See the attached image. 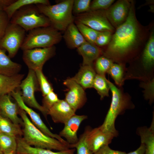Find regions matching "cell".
Wrapping results in <instances>:
<instances>
[{"instance_id": "6da1fadb", "label": "cell", "mask_w": 154, "mask_h": 154, "mask_svg": "<svg viewBox=\"0 0 154 154\" xmlns=\"http://www.w3.org/2000/svg\"><path fill=\"white\" fill-rule=\"evenodd\" d=\"M116 29L103 56L113 62L124 64L131 57L141 40V31L133 1L126 19Z\"/></svg>"}, {"instance_id": "7a4b0ae2", "label": "cell", "mask_w": 154, "mask_h": 154, "mask_svg": "<svg viewBox=\"0 0 154 154\" xmlns=\"http://www.w3.org/2000/svg\"><path fill=\"white\" fill-rule=\"evenodd\" d=\"M19 114L23 121L22 138L27 144L35 147L50 150L61 151L70 149L69 144H64L42 132L30 120L26 112L20 108Z\"/></svg>"}, {"instance_id": "3957f363", "label": "cell", "mask_w": 154, "mask_h": 154, "mask_svg": "<svg viewBox=\"0 0 154 154\" xmlns=\"http://www.w3.org/2000/svg\"><path fill=\"white\" fill-rule=\"evenodd\" d=\"M108 82L112 94L111 102L104 121L100 127L104 130L118 134L115 126L116 118L126 110L134 108L135 106L129 95L109 80Z\"/></svg>"}, {"instance_id": "277c9868", "label": "cell", "mask_w": 154, "mask_h": 154, "mask_svg": "<svg viewBox=\"0 0 154 154\" xmlns=\"http://www.w3.org/2000/svg\"><path fill=\"white\" fill-rule=\"evenodd\" d=\"M74 0H66L50 5H36L40 11L49 19L50 26L59 31H65L73 23Z\"/></svg>"}, {"instance_id": "5b68a950", "label": "cell", "mask_w": 154, "mask_h": 154, "mask_svg": "<svg viewBox=\"0 0 154 154\" xmlns=\"http://www.w3.org/2000/svg\"><path fill=\"white\" fill-rule=\"evenodd\" d=\"M62 37L60 32L51 26L37 28L29 31L21 48L23 50L50 47L58 43Z\"/></svg>"}, {"instance_id": "8992f818", "label": "cell", "mask_w": 154, "mask_h": 154, "mask_svg": "<svg viewBox=\"0 0 154 154\" xmlns=\"http://www.w3.org/2000/svg\"><path fill=\"white\" fill-rule=\"evenodd\" d=\"M10 22L29 31L51 25L49 19L40 11L36 5H27L20 9L13 15Z\"/></svg>"}, {"instance_id": "52a82bcc", "label": "cell", "mask_w": 154, "mask_h": 154, "mask_svg": "<svg viewBox=\"0 0 154 154\" xmlns=\"http://www.w3.org/2000/svg\"><path fill=\"white\" fill-rule=\"evenodd\" d=\"M154 35L152 33L145 46L141 57L139 65L129 70L135 79L143 81L154 78Z\"/></svg>"}, {"instance_id": "ba28073f", "label": "cell", "mask_w": 154, "mask_h": 154, "mask_svg": "<svg viewBox=\"0 0 154 154\" xmlns=\"http://www.w3.org/2000/svg\"><path fill=\"white\" fill-rule=\"evenodd\" d=\"M19 88L22 91L21 96L25 103L39 111L46 118L48 111L38 102L35 96V92L40 89L34 71L29 69L27 77L22 80Z\"/></svg>"}, {"instance_id": "9c48e42d", "label": "cell", "mask_w": 154, "mask_h": 154, "mask_svg": "<svg viewBox=\"0 0 154 154\" xmlns=\"http://www.w3.org/2000/svg\"><path fill=\"white\" fill-rule=\"evenodd\" d=\"M26 31L17 25L9 23L0 42V48L7 51L10 58L14 57L21 48L26 36Z\"/></svg>"}, {"instance_id": "30bf717a", "label": "cell", "mask_w": 154, "mask_h": 154, "mask_svg": "<svg viewBox=\"0 0 154 154\" xmlns=\"http://www.w3.org/2000/svg\"><path fill=\"white\" fill-rule=\"evenodd\" d=\"M23 60L29 69L42 70L45 63L56 53L54 46L47 48H35L23 50Z\"/></svg>"}, {"instance_id": "8fae6325", "label": "cell", "mask_w": 154, "mask_h": 154, "mask_svg": "<svg viewBox=\"0 0 154 154\" xmlns=\"http://www.w3.org/2000/svg\"><path fill=\"white\" fill-rule=\"evenodd\" d=\"M77 22L98 32H112L114 28L108 19L105 11L90 10L80 14L76 17Z\"/></svg>"}, {"instance_id": "7c38bea8", "label": "cell", "mask_w": 154, "mask_h": 154, "mask_svg": "<svg viewBox=\"0 0 154 154\" xmlns=\"http://www.w3.org/2000/svg\"><path fill=\"white\" fill-rule=\"evenodd\" d=\"M10 95L15 100L19 108L29 115L32 123L42 132L46 135L55 138L64 144H68L66 141L59 135L54 133L51 131L44 123L39 114L25 103L22 98L21 91L20 90H17L12 92Z\"/></svg>"}, {"instance_id": "4fadbf2b", "label": "cell", "mask_w": 154, "mask_h": 154, "mask_svg": "<svg viewBox=\"0 0 154 154\" xmlns=\"http://www.w3.org/2000/svg\"><path fill=\"white\" fill-rule=\"evenodd\" d=\"M86 141L90 150L94 154L103 146L108 145L113 138L118 134L103 130L99 126L92 129L89 126L86 127Z\"/></svg>"}, {"instance_id": "5bb4252c", "label": "cell", "mask_w": 154, "mask_h": 154, "mask_svg": "<svg viewBox=\"0 0 154 154\" xmlns=\"http://www.w3.org/2000/svg\"><path fill=\"white\" fill-rule=\"evenodd\" d=\"M63 84L67 88L64 100L76 112L82 108L86 102L84 89L71 78L64 80Z\"/></svg>"}, {"instance_id": "9a60e30c", "label": "cell", "mask_w": 154, "mask_h": 154, "mask_svg": "<svg viewBox=\"0 0 154 154\" xmlns=\"http://www.w3.org/2000/svg\"><path fill=\"white\" fill-rule=\"evenodd\" d=\"M131 1L120 0L105 11L106 15L112 26L117 28L126 19Z\"/></svg>"}, {"instance_id": "2e32d148", "label": "cell", "mask_w": 154, "mask_h": 154, "mask_svg": "<svg viewBox=\"0 0 154 154\" xmlns=\"http://www.w3.org/2000/svg\"><path fill=\"white\" fill-rule=\"evenodd\" d=\"M87 118L86 115H74L64 124V127L59 135L64 138L70 145L76 143L78 140L77 134L80 125Z\"/></svg>"}, {"instance_id": "e0dca14e", "label": "cell", "mask_w": 154, "mask_h": 154, "mask_svg": "<svg viewBox=\"0 0 154 154\" xmlns=\"http://www.w3.org/2000/svg\"><path fill=\"white\" fill-rule=\"evenodd\" d=\"M19 107L11 100L10 94L0 96V114L13 123L20 126L23 121L18 116Z\"/></svg>"}, {"instance_id": "ac0fdd59", "label": "cell", "mask_w": 154, "mask_h": 154, "mask_svg": "<svg viewBox=\"0 0 154 154\" xmlns=\"http://www.w3.org/2000/svg\"><path fill=\"white\" fill-rule=\"evenodd\" d=\"M75 112L64 100H59L48 110V115L55 123L64 124Z\"/></svg>"}, {"instance_id": "d6986e66", "label": "cell", "mask_w": 154, "mask_h": 154, "mask_svg": "<svg viewBox=\"0 0 154 154\" xmlns=\"http://www.w3.org/2000/svg\"><path fill=\"white\" fill-rule=\"evenodd\" d=\"M17 146L16 152L17 154H75V148L54 152L51 150L31 146L26 143L22 138L17 139Z\"/></svg>"}, {"instance_id": "ffe728a7", "label": "cell", "mask_w": 154, "mask_h": 154, "mask_svg": "<svg viewBox=\"0 0 154 154\" xmlns=\"http://www.w3.org/2000/svg\"><path fill=\"white\" fill-rule=\"evenodd\" d=\"M24 74L9 76L0 74V96L10 94L19 88Z\"/></svg>"}, {"instance_id": "44dd1931", "label": "cell", "mask_w": 154, "mask_h": 154, "mask_svg": "<svg viewBox=\"0 0 154 154\" xmlns=\"http://www.w3.org/2000/svg\"><path fill=\"white\" fill-rule=\"evenodd\" d=\"M77 51L82 57V65L93 66L94 61L102 53L101 50L96 45L87 41L78 48Z\"/></svg>"}, {"instance_id": "7402d4cb", "label": "cell", "mask_w": 154, "mask_h": 154, "mask_svg": "<svg viewBox=\"0 0 154 154\" xmlns=\"http://www.w3.org/2000/svg\"><path fill=\"white\" fill-rule=\"evenodd\" d=\"M96 74L93 66L82 65L78 72L71 78L85 89L93 88Z\"/></svg>"}, {"instance_id": "603a6c76", "label": "cell", "mask_w": 154, "mask_h": 154, "mask_svg": "<svg viewBox=\"0 0 154 154\" xmlns=\"http://www.w3.org/2000/svg\"><path fill=\"white\" fill-rule=\"evenodd\" d=\"M63 37L68 46L70 48H77L87 41L73 23L65 31Z\"/></svg>"}, {"instance_id": "cb8c5ba5", "label": "cell", "mask_w": 154, "mask_h": 154, "mask_svg": "<svg viewBox=\"0 0 154 154\" xmlns=\"http://www.w3.org/2000/svg\"><path fill=\"white\" fill-rule=\"evenodd\" d=\"M137 133L140 137L141 143L145 146L144 154H154V119L149 127L143 126L138 127Z\"/></svg>"}, {"instance_id": "d4e9b609", "label": "cell", "mask_w": 154, "mask_h": 154, "mask_svg": "<svg viewBox=\"0 0 154 154\" xmlns=\"http://www.w3.org/2000/svg\"><path fill=\"white\" fill-rule=\"evenodd\" d=\"M5 51L0 48V74L11 76L19 73L21 65L12 61Z\"/></svg>"}, {"instance_id": "484cf974", "label": "cell", "mask_w": 154, "mask_h": 154, "mask_svg": "<svg viewBox=\"0 0 154 154\" xmlns=\"http://www.w3.org/2000/svg\"><path fill=\"white\" fill-rule=\"evenodd\" d=\"M0 133L9 135L17 138L23 135L20 126L13 123L0 114Z\"/></svg>"}, {"instance_id": "4316f807", "label": "cell", "mask_w": 154, "mask_h": 154, "mask_svg": "<svg viewBox=\"0 0 154 154\" xmlns=\"http://www.w3.org/2000/svg\"><path fill=\"white\" fill-rule=\"evenodd\" d=\"M38 4L50 5L47 0H15L4 11L10 20L14 14L21 8L27 5Z\"/></svg>"}, {"instance_id": "83f0119b", "label": "cell", "mask_w": 154, "mask_h": 154, "mask_svg": "<svg viewBox=\"0 0 154 154\" xmlns=\"http://www.w3.org/2000/svg\"><path fill=\"white\" fill-rule=\"evenodd\" d=\"M126 69L124 64L113 63L107 73L110 75L116 84L121 87L124 84Z\"/></svg>"}, {"instance_id": "f1b7e54d", "label": "cell", "mask_w": 154, "mask_h": 154, "mask_svg": "<svg viewBox=\"0 0 154 154\" xmlns=\"http://www.w3.org/2000/svg\"><path fill=\"white\" fill-rule=\"evenodd\" d=\"M93 88L96 90L101 100L109 96L110 88L108 80L105 76L96 74L93 82Z\"/></svg>"}, {"instance_id": "f546056e", "label": "cell", "mask_w": 154, "mask_h": 154, "mask_svg": "<svg viewBox=\"0 0 154 154\" xmlns=\"http://www.w3.org/2000/svg\"><path fill=\"white\" fill-rule=\"evenodd\" d=\"M17 138L14 137L0 133V147L1 150L6 154L16 151Z\"/></svg>"}, {"instance_id": "4dcf8cb0", "label": "cell", "mask_w": 154, "mask_h": 154, "mask_svg": "<svg viewBox=\"0 0 154 154\" xmlns=\"http://www.w3.org/2000/svg\"><path fill=\"white\" fill-rule=\"evenodd\" d=\"M76 25L87 42L95 44L96 39L100 32L96 31L84 24L77 21Z\"/></svg>"}, {"instance_id": "1f68e13d", "label": "cell", "mask_w": 154, "mask_h": 154, "mask_svg": "<svg viewBox=\"0 0 154 154\" xmlns=\"http://www.w3.org/2000/svg\"><path fill=\"white\" fill-rule=\"evenodd\" d=\"M113 62L104 56H99L96 60L94 70L97 74L105 76Z\"/></svg>"}, {"instance_id": "d6a6232c", "label": "cell", "mask_w": 154, "mask_h": 154, "mask_svg": "<svg viewBox=\"0 0 154 154\" xmlns=\"http://www.w3.org/2000/svg\"><path fill=\"white\" fill-rule=\"evenodd\" d=\"M39 85L40 89L43 97L50 92L53 91L51 84L44 75L42 70L35 71Z\"/></svg>"}, {"instance_id": "836d02e7", "label": "cell", "mask_w": 154, "mask_h": 154, "mask_svg": "<svg viewBox=\"0 0 154 154\" xmlns=\"http://www.w3.org/2000/svg\"><path fill=\"white\" fill-rule=\"evenodd\" d=\"M87 129L85 127L84 131L78 138V141L75 144L70 145V148H75L77 154H93L89 149L86 141Z\"/></svg>"}, {"instance_id": "e575fe53", "label": "cell", "mask_w": 154, "mask_h": 154, "mask_svg": "<svg viewBox=\"0 0 154 154\" xmlns=\"http://www.w3.org/2000/svg\"><path fill=\"white\" fill-rule=\"evenodd\" d=\"M140 86L143 89V93L145 98L149 100L150 104L154 99V78L145 81H141Z\"/></svg>"}, {"instance_id": "d590c367", "label": "cell", "mask_w": 154, "mask_h": 154, "mask_svg": "<svg viewBox=\"0 0 154 154\" xmlns=\"http://www.w3.org/2000/svg\"><path fill=\"white\" fill-rule=\"evenodd\" d=\"M90 0H74L72 11L77 14L84 13L90 10Z\"/></svg>"}, {"instance_id": "8d00e7d4", "label": "cell", "mask_w": 154, "mask_h": 154, "mask_svg": "<svg viewBox=\"0 0 154 154\" xmlns=\"http://www.w3.org/2000/svg\"><path fill=\"white\" fill-rule=\"evenodd\" d=\"M59 100L57 94L53 91H52L43 97L42 106L48 111Z\"/></svg>"}, {"instance_id": "74e56055", "label": "cell", "mask_w": 154, "mask_h": 154, "mask_svg": "<svg viewBox=\"0 0 154 154\" xmlns=\"http://www.w3.org/2000/svg\"><path fill=\"white\" fill-rule=\"evenodd\" d=\"M114 0H94L91 3L90 10H105L114 3Z\"/></svg>"}, {"instance_id": "f35d334b", "label": "cell", "mask_w": 154, "mask_h": 154, "mask_svg": "<svg viewBox=\"0 0 154 154\" xmlns=\"http://www.w3.org/2000/svg\"><path fill=\"white\" fill-rule=\"evenodd\" d=\"M112 33L109 31L100 32L96 39L95 44L101 46L109 44L112 37Z\"/></svg>"}, {"instance_id": "ab89813d", "label": "cell", "mask_w": 154, "mask_h": 154, "mask_svg": "<svg viewBox=\"0 0 154 154\" xmlns=\"http://www.w3.org/2000/svg\"><path fill=\"white\" fill-rule=\"evenodd\" d=\"M10 20L5 11L0 10V42L10 22Z\"/></svg>"}, {"instance_id": "60d3db41", "label": "cell", "mask_w": 154, "mask_h": 154, "mask_svg": "<svg viewBox=\"0 0 154 154\" xmlns=\"http://www.w3.org/2000/svg\"><path fill=\"white\" fill-rule=\"evenodd\" d=\"M93 154H126V153L124 152L112 149L108 145H107L102 147Z\"/></svg>"}, {"instance_id": "b9f144b4", "label": "cell", "mask_w": 154, "mask_h": 154, "mask_svg": "<svg viewBox=\"0 0 154 154\" xmlns=\"http://www.w3.org/2000/svg\"><path fill=\"white\" fill-rule=\"evenodd\" d=\"M15 0H0V10L4 11L11 5Z\"/></svg>"}, {"instance_id": "7bdbcfd3", "label": "cell", "mask_w": 154, "mask_h": 154, "mask_svg": "<svg viewBox=\"0 0 154 154\" xmlns=\"http://www.w3.org/2000/svg\"><path fill=\"white\" fill-rule=\"evenodd\" d=\"M145 151V145L143 143H141L140 146L137 149L126 154H144Z\"/></svg>"}, {"instance_id": "ee69618b", "label": "cell", "mask_w": 154, "mask_h": 154, "mask_svg": "<svg viewBox=\"0 0 154 154\" xmlns=\"http://www.w3.org/2000/svg\"><path fill=\"white\" fill-rule=\"evenodd\" d=\"M5 154H15V153L13 152H10Z\"/></svg>"}, {"instance_id": "f6af8a7d", "label": "cell", "mask_w": 154, "mask_h": 154, "mask_svg": "<svg viewBox=\"0 0 154 154\" xmlns=\"http://www.w3.org/2000/svg\"><path fill=\"white\" fill-rule=\"evenodd\" d=\"M2 151H1L0 147V154H2Z\"/></svg>"}]
</instances>
